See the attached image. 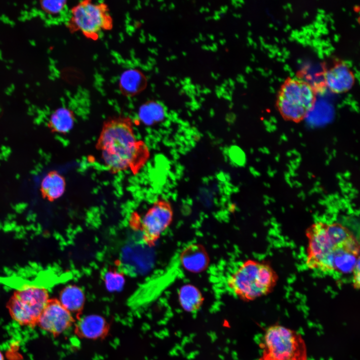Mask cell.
<instances>
[{"label": "cell", "instance_id": "8992f818", "mask_svg": "<svg viewBox=\"0 0 360 360\" xmlns=\"http://www.w3.org/2000/svg\"><path fill=\"white\" fill-rule=\"evenodd\" d=\"M316 101V92L308 82L296 78H288L282 85L277 98L281 114L294 122L303 119Z\"/></svg>", "mask_w": 360, "mask_h": 360}, {"label": "cell", "instance_id": "ac0fdd59", "mask_svg": "<svg viewBox=\"0 0 360 360\" xmlns=\"http://www.w3.org/2000/svg\"><path fill=\"white\" fill-rule=\"evenodd\" d=\"M166 116V109L158 102L148 101L144 104L139 110L140 120L145 124L152 125L162 120Z\"/></svg>", "mask_w": 360, "mask_h": 360}, {"label": "cell", "instance_id": "7a4b0ae2", "mask_svg": "<svg viewBox=\"0 0 360 360\" xmlns=\"http://www.w3.org/2000/svg\"><path fill=\"white\" fill-rule=\"evenodd\" d=\"M132 118L118 116L105 120L96 142L105 166L112 174L128 170L138 173L150 152L146 144L136 136Z\"/></svg>", "mask_w": 360, "mask_h": 360}, {"label": "cell", "instance_id": "f1b7e54d", "mask_svg": "<svg viewBox=\"0 0 360 360\" xmlns=\"http://www.w3.org/2000/svg\"><path fill=\"white\" fill-rule=\"evenodd\" d=\"M208 36H209L211 40H214V36L210 34V35H209Z\"/></svg>", "mask_w": 360, "mask_h": 360}, {"label": "cell", "instance_id": "ffe728a7", "mask_svg": "<svg viewBox=\"0 0 360 360\" xmlns=\"http://www.w3.org/2000/svg\"><path fill=\"white\" fill-rule=\"evenodd\" d=\"M66 0H41L40 2V8L50 15H56L61 13L66 8Z\"/></svg>", "mask_w": 360, "mask_h": 360}, {"label": "cell", "instance_id": "484cf974", "mask_svg": "<svg viewBox=\"0 0 360 360\" xmlns=\"http://www.w3.org/2000/svg\"><path fill=\"white\" fill-rule=\"evenodd\" d=\"M220 42L222 44H224L226 43V40H220Z\"/></svg>", "mask_w": 360, "mask_h": 360}, {"label": "cell", "instance_id": "8fae6325", "mask_svg": "<svg viewBox=\"0 0 360 360\" xmlns=\"http://www.w3.org/2000/svg\"><path fill=\"white\" fill-rule=\"evenodd\" d=\"M205 248L200 244H192L184 248L180 254V262L182 268L191 272L204 271L209 264Z\"/></svg>", "mask_w": 360, "mask_h": 360}, {"label": "cell", "instance_id": "7c38bea8", "mask_svg": "<svg viewBox=\"0 0 360 360\" xmlns=\"http://www.w3.org/2000/svg\"><path fill=\"white\" fill-rule=\"evenodd\" d=\"M146 78L142 72L136 68H130L121 74L118 85L123 95L131 97L142 92L146 88Z\"/></svg>", "mask_w": 360, "mask_h": 360}, {"label": "cell", "instance_id": "277c9868", "mask_svg": "<svg viewBox=\"0 0 360 360\" xmlns=\"http://www.w3.org/2000/svg\"><path fill=\"white\" fill-rule=\"evenodd\" d=\"M66 26L71 33L80 32L86 38L96 41L103 32L112 29L114 20L104 2L84 0L71 8Z\"/></svg>", "mask_w": 360, "mask_h": 360}, {"label": "cell", "instance_id": "2e32d148", "mask_svg": "<svg viewBox=\"0 0 360 360\" xmlns=\"http://www.w3.org/2000/svg\"><path fill=\"white\" fill-rule=\"evenodd\" d=\"M72 314L78 312L83 307L85 296L82 290L75 285H68L60 292L58 300Z\"/></svg>", "mask_w": 360, "mask_h": 360}, {"label": "cell", "instance_id": "ba28073f", "mask_svg": "<svg viewBox=\"0 0 360 360\" xmlns=\"http://www.w3.org/2000/svg\"><path fill=\"white\" fill-rule=\"evenodd\" d=\"M173 210L169 202L159 200L154 202L140 220V226L144 240H157L171 224Z\"/></svg>", "mask_w": 360, "mask_h": 360}, {"label": "cell", "instance_id": "9c48e42d", "mask_svg": "<svg viewBox=\"0 0 360 360\" xmlns=\"http://www.w3.org/2000/svg\"><path fill=\"white\" fill-rule=\"evenodd\" d=\"M73 321L72 314L58 300L50 299L40 316L37 326L56 336L67 330Z\"/></svg>", "mask_w": 360, "mask_h": 360}, {"label": "cell", "instance_id": "52a82bcc", "mask_svg": "<svg viewBox=\"0 0 360 360\" xmlns=\"http://www.w3.org/2000/svg\"><path fill=\"white\" fill-rule=\"evenodd\" d=\"M49 300L44 288L25 286L14 292L7 308L12 318L18 324L34 328Z\"/></svg>", "mask_w": 360, "mask_h": 360}, {"label": "cell", "instance_id": "d4e9b609", "mask_svg": "<svg viewBox=\"0 0 360 360\" xmlns=\"http://www.w3.org/2000/svg\"><path fill=\"white\" fill-rule=\"evenodd\" d=\"M202 48L203 49L206 50H210V46H206V45H204V46H202Z\"/></svg>", "mask_w": 360, "mask_h": 360}, {"label": "cell", "instance_id": "4dcf8cb0", "mask_svg": "<svg viewBox=\"0 0 360 360\" xmlns=\"http://www.w3.org/2000/svg\"><path fill=\"white\" fill-rule=\"evenodd\" d=\"M182 54H183L184 55V56L186 55V52H183Z\"/></svg>", "mask_w": 360, "mask_h": 360}, {"label": "cell", "instance_id": "5b68a950", "mask_svg": "<svg viewBox=\"0 0 360 360\" xmlns=\"http://www.w3.org/2000/svg\"><path fill=\"white\" fill-rule=\"evenodd\" d=\"M258 360H308L306 346L298 332L275 324L268 328L260 344Z\"/></svg>", "mask_w": 360, "mask_h": 360}, {"label": "cell", "instance_id": "603a6c76", "mask_svg": "<svg viewBox=\"0 0 360 360\" xmlns=\"http://www.w3.org/2000/svg\"><path fill=\"white\" fill-rule=\"evenodd\" d=\"M228 82L229 85H230V86H232V87L233 86V87H234V81L230 79L229 80H228Z\"/></svg>", "mask_w": 360, "mask_h": 360}, {"label": "cell", "instance_id": "30bf717a", "mask_svg": "<svg viewBox=\"0 0 360 360\" xmlns=\"http://www.w3.org/2000/svg\"><path fill=\"white\" fill-rule=\"evenodd\" d=\"M324 82L328 88L335 93H342L349 90L354 82L352 72L347 64L338 62L325 71Z\"/></svg>", "mask_w": 360, "mask_h": 360}, {"label": "cell", "instance_id": "d6986e66", "mask_svg": "<svg viewBox=\"0 0 360 360\" xmlns=\"http://www.w3.org/2000/svg\"><path fill=\"white\" fill-rule=\"evenodd\" d=\"M104 283L107 289L111 292L120 290L124 286L125 280L119 272L108 271L104 274Z\"/></svg>", "mask_w": 360, "mask_h": 360}, {"label": "cell", "instance_id": "5bb4252c", "mask_svg": "<svg viewBox=\"0 0 360 360\" xmlns=\"http://www.w3.org/2000/svg\"><path fill=\"white\" fill-rule=\"evenodd\" d=\"M75 120V114L71 109L60 107L51 114L48 126L52 132L66 134L73 128Z\"/></svg>", "mask_w": 360, "mask_h": 360}, {"label": "cell", "instance_id": "83f0119b", "mask_svg": "<svg viewBox=\"0 0 360 360\" xmlns=\"http://www.w3.org/2000/svg\"><path fill=\"white\" fill-rule=\"evenodd\" d=\"M211 74H212V76L214 78L216 79L218 78L216 76V75L213 72H212Z\"/></svg>", "mask_w": 360, "mask_h": 360}, {"label": "cell", "instance_id": "cb8c5ba5", "mask_svg": "<svg viewBox=\"0 0 360 360\" xmlns=\"http://www.w3.org/2000/svg\"><path fill=\"white\" fill-rule=\"evenodd\" d=\"M201 92H202L204 94H208L210 92V90L209 88H205L201 90Z\"/></svg>", "mask_w": 360, "mask_h": 360}, {"label": "cell", "instance_id": "44dd1931", "mask_svg": "<svg viewBox=\"0 0 360 360\" xmlns=\"http://www.w3.org/2000/svg\"><path fill=\"white\" fill-rule=\"evenodd\" d=\"M351 274H352V282L353 286L356 290L360 288V260L354 266Z\"/></svg>", "mask_w": 360, "mask_h": 360}, {"label": "cell", "instance_id": "6da1fadb", "mask_svg": "<svg viewBox=\"0 0 360 360\" xmlns=\"http://www.w3.org/2000/svg\"><path fill=\"white\" fill-rule=\"evenodd\" d=\"M306 264L322 272L351 273L360 260V244L354 234L337 222L318 221L306 231Z\"/></svg>", "mask_w": 360, "mask_h": 360}, {"label": "cell", "instance_id": "4316f807", "mask_svg": "<svg viewBox=\"0 0 360 360\" xmlns=\"http://www.w3.org/2000/svg\"><path fill=\"white\" fill-rule=\"evenodd\" d=\"M0 360H4V358L2 352L0 351Z\"/></svg>", "mask_w": 360, "mask_h": 360}, {"label": "cell", "instance_id": "9a60e30c", "mask_svg": "<svg viewBox=\"0 0 360 360\" xmlns=\"http://www.w3.org/2000/svg\"><path fill=\"white\" fill-rule=\"evenodd\" d=\"M77 328L81 336L88 338L94 339L104 335L106 330V324L101 316L87 315L80 318Z\"/></svg>", "mask_w": 360, "mask_h": 360}, {"label": "cell", "instance_id": "e0dca14e", "mask_svg": "<svg viewBox=\"0 0 360 360\" xmlns=\"http://www.w3.org/2000/svg\"><path fill=\"white\" fill-rule=\"evenodd\" d=\"M178 296L180 305L188 312L198 310L204 301L200 291L190 284H186L182 286L179 290Z\"/></svg>", "mask_w": 360, "mask_h": 360}, {"label": "cell", "instance_id": "7402d4cb", "mask_svg": "<svg viewBox=\"0 0 360 360\" xmlns=\"http://www.w3.org/2000/svg\"><path fill=\"white\" fill-rule=\"evenodd\" d=\"M228 8V7L226 6H222L220 8V12L221 13L225 12L227 10Z\"/></svg>", "mask_w": 360, "mask_h": 360}, {"label": "cell", "instance_id": "f546056e", "mask_svg": "<svg viewBox=\"0 0 360 360\" xmlns=\"http://www.w3.org/2000/svg\"><path fill=\"white\" fill-rule=\"evenodd\" d=\"M204 10H205L204 8H200V12H202L204 11Z\"/></svg>", "mask_w": 360, "mask_h": 360}, {"label": "cell", "instance_id": "3957f363", "mask_svg": "<svg viewBox=\"0 0 360 360\" xmlns=\"http://www.w3.org/2000/svg\"><path fill=\"white\" fill-rule=\"evenodd\" d=\"M278 280L276 272L268 262L248 259L228 274L226 284L234 296L249 302L271 292Z\"/></svg>", "mask_w": 360, "mask_h": 360}, {"label": "cell", "instance_id": "4fadbf2b", "mask_svg": "<svg viewBox=\"0 0 360 360\" xmlns=\"http://www.w3.org/2000/svg\"><path fill=\"white\" fill-rule=\"evenodd\" d=\"M66 186L64 178L56 170H52L43 178L40 190L44 198L52 202L64 194Z\"/></svg>", "mask_w": 360, "mask_h": 360}]
</instances>
